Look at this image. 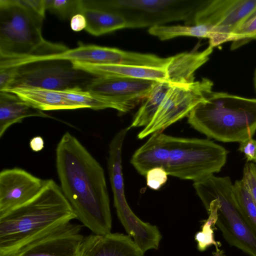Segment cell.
Wrapping results in <instances>:
<instances>
[{
	"label": "cell",
	"instance_id": "23",
	"mask_svg": "<svg viewBox=\"0 0 256 256\" xmlns=\"http://www.w3.org/2000/svg\"><path fill=\"white\" fill-rule=\"evenodd\" d=\"M212 28L204 24L156 26L150 28L148 32L161 40H168L178 36H193L209 38Z\"/></svg>",
	"mask_w": 256,
	"mask_h": 256
},
{
	"label": "cell",
	"instance_id": "6",
	"mask_svg": "<svg viewBox=\"0 0 256 256\" xmlns=\"http://www.w3.org/2000/svg\"><path fill=\"white\" fill-rule=\"evenodd\" d=\"M44 18L24 0H0V58H24L42 47Z\"/></svg>",
	"mask_w": 256,
	"mask_h": 256
},
{
	"label": "cell",
	"instance_id": "10",
	"mask_svg": "<svg viewBox=\"0 0 256 256\" xmlns=\"http://www.w3.org/2000/svg\"><path fill=\"white\" fill-rule=\"evenodd\" d=\"M158 82L144 79L95 76L85 90L106 98L116 110L126 113L144 102Z\"/></svg>",
	"mask_w": 256,
	"mask_h": 256
},
{
	"label": "cell",
	"instance_id": "5",
	"mask_svg": "<svg viewBox=\"0 0 256 256\" xmlns=\"http://www.w3.org/2000/svg\"><path fill=\"white\" fill-rule=\"evenodd\" d=\"M10 66H16V72L6 90L14 88H40L64 90L80 88L85 90L87 85L95 77L75 68L72 62L63 59L42 57L0 58V68Z\"/></svg>",
	"mask_w": 256,
	"mask_h": 256
},
{
	"label": "cell",
	"instance_id": "30",
	"mask_svg": "<svg viewBox=\"0 0 256 256\" xmlns=\"http://www.w3.org/2000/svg\"><path fill=\"white\" fill-rule=\"evenodd\" d=\"M242 180L246 184L256 204V164L247 162L244 168Z\"/></svg>",
	"mask_w": 256,
	"mask_h": 256
},
{
	"label": "cell",
	"instance_id": "22",
	"mask_svg": "<svg viewBox=\"0 0 256 256\" xmlns=\"http://www.w3.org/2000/svg\"><path fill=\"white\" fill-rule=\"evenodd\" d=\"M172 85L173 84L168 81L159 82L151 94L143 102L128 128L130 130L148 126L153 119Z\"/></svg>",
	"mask_w": 256,
	"mask_h": 256
},
{
	"label": "cell",
	"instance_id": "34",
	"mask_svg": "<svg viewBox=\"0 0 256 256\" xmlns=\"http://www.w3.org/2000/svg\"><path fill=\"white\" fill-rule=\"evenodd\" d=\"M44 139L40 136H36L32 138L30 142V148L36 152L42 150L44 148Z\"/></svg>",
	"mask_w": 256,
	"mask_h": 256
},
{
	"label": "cell",
	"instance_id": "35",
	"mask_svg": "<svg viewBox=\"0 0 256 256\" xmlns=\"http://www.w3.org/2000/svg\"><path fill=\"white\" fill-rule=\"evenodd\" d=\"M218 246H216V250L212 253V256H224L223 251L219 249Z\"/></svg>",
	"mask_w": 256,
	"mask_h": 256
},
{
	"label": "cell",
	"instance_id": "25",
	"mask_svg": "<svg viewBox=\"0 0 256 256\" xmlns=\"http://www.w3.org/2000/svg\"><path fill=\"white\" fill-rule=\"evenodd\" d=\"M209 214L208 218L204 222L200 232H197L195 240L198 243V248L203 252L211 245H220L219 242L214 240V228L218 219V206L216 200L211 201L204 206Z\"/></svg>",
	"mask_w": 256,
	"mask_h": 256
},
{
	"label": "cell",
	"instance_id": "3",
	"mask_svg": "<svg viewBox=\"0 0 256 256\" xmlns=\"http://www.w3.org/2000/svg\"><path fill=\"white\" fill-rule=\"evenodd\" d=\"M188 116V124L208 137L240 142L256 132V98L212 90Z\"/></svg>",
	"mask_w": 256,
	"mask_h": 256
},
{
	"label": "cell",
	"instance_id": "19",
	"mask_svg": "<svg viewBox=\"0 0 256 256\" xmlns=\"http://www.w3.org/2000/svg\"><path fill=\"white\" fill-rule=\"evenodd\" d=\"M30 116L49 117L14 94L0 91V137L13 124Z\"/></svg>",
	"mask_w": 256,
	"mask_h": 256
},
{
	"label": "cell",
	"instance_id": "18",
	"mask_svg": "<svg viewBox=\"0 0 256 256\" xmlns=\"http://www.w3.org/2000/svg\"><path fill=\"white\" fill-rule=\"evenodd\" d=\"M1 92L14 94L42 111L82 108L80 106L66 100L61 90L40 88H14Z\"/></svg>",
	"mask_w": 256,
	"mask_h": 256
},
{
	"label": "cell",
	"instance_id": "13",
	"mask_svg": "<svg viewBox=\"0 0 256 256\" xmlns=\"http://www.w3.org/2000/svg\"><path fill=\"white\" fill-rule=\"evenodd\" d=\"M82 226L71 222L28 244L14 256H78Z\"/></svg>",
	"mask_w": 256,
	"mask_h": 256
},
{
	"label": "cell",
	"instance_id": "1",
	"mask_svg": "<svg viewBox=\"0 0 256 256\" xmlns=\"http://www.w3.org/2000/svg\"><path fill=\"white\" fill-rule=\"evenodd\" d=\"M56 168L60 188L77 219L94 234L111 232L112 218L104 170L68 132L57 145Z\"/></svg>",
	"mask_w": 256,
	"mask_h": 256
},
{
	"label": "cell",
	"instance_id": "26",
	"mask_svg": "<svg viewBox=\"0 0 256 256\" xmlns=\"http://www.w3.org/2000/svg\"><path fill=\"white\" fill-rule=\"evenodd\" d=\"M252 40H256V8L232 34L230 48L236 49Z\"/></svg>",
	"mask_w": 256,
	"mask_h": 256
},
{
	"label": "cell",
	"instance_id": "20",
	"mask_svg": "<svg viewBox=\"0 0 256 256\" xmlns=\"http://www.w3.org/2000/svg\"><path fill=\"white\" fill-rule=\"evenodd\" d=\"M256 8V0H235L226 18L212 30L209 46L212 48L230 42L232 34Z\"/></svg>",
	"mask_w": 256,
	"mask_h": 256
},
{
	"label": "cell",
	"instance_id": "2",
	"mask_svg": "<svg viewBox=\"0 0 256 256\" xmlns=\"http://www.w3.org/2000/svg\"><path fill=\"white\" fill-rule=\"evenodd\" d=\"M77 218L60 186L46 180L32 199L0 216V256L23 248Z\"/></svg>",
	"mask_w": 256,
	"mask_h": 256
},
{
	"label": "cell",
	"instance_id": "33",
	"mask_svg": "<svg viewBox=\"0 0 256 256\" xmlns=\"http://www.w3.org/2000/svg\"><path fill=\"white\" fill-rule=\"evenodd\" d=\"M70 24L72 30L74 32H80L86 28V18L82 14H76L70 19Z\"/></svg>",
	"mask_w": 256,
	"mask_h": 256
},
{
	"label": "cell",
	"instance_id": "21",
	"mask_svg": "<svg viewBox=\"0 0 256 256\" xmlns=\"http://www.w3.org/2000/svg\"><path fill=\"white\" fill-rule=\"evenodd\" d=\"M82 14L86 20V30L94 36L126 28V22L124 18L111 12L84 4Z\"/></svg>",
	"mask_w": 256,
	"mask_h": 256
},
{
	"label": "cell",
	"instance_id": "4",
	"mask_svg": "<svg viewBox=\"0 0 256 256\" xmlns=\"http://www.w3.org/2000/svg\"><path fill=\"white\" fill-rule=\"evenodd\" d=\"M193 186L204 206L216 200V225L226 241L250 256H256V228L238 204L230 177L212 174L194 182Z\"/></svg>",
	"mask_w": 256,
	"mask_h": 256
},
{
	"label": "cell",
	"instance_id": "8",
	"mask_svg": "<svg viewBox=\"0 0 256 256\" xmlns=\"http://www.w3.org/2000/svg\"><path fill=\"white\" fill-rule=\"evenodd\" d=\"M167 139L168 175L196 182L220 172L226 162L228 150L208 139L169 135Z\"/></svg>",
	"mask_w": 256,
	"mask_h": 256
},
{
	"label": "cell",
	"instance_id": "16",
	"mask_svg": "<svg viewBox=\"0 0 256 256\" xmlns=\"http://www.w3.org/2000/svg\"><path fill=\"white\" fill-rule=\"evenodd\" d=\"M169 155L167 134L156 132L134 152L130 163L140 174L146 176L154 168L162 167L166 170Z\"/></svg>",
	"mask_w": 256,
	"mask_h": 256
},
{
	"label": "cell",
	"instance_id": "11",
	"mask_svg": "<svg viewBox=\"0 0 256 256\" xmlns=\"http://www.w3.org/2000/svg\"><path fill=\"white\" fill-rule=\"evenodd\" d=\"M42 58L63 59L98 64H124L161 68L164 58L152 54L128 52L114 48L80 44L72 49Z\"/></svg>",
	"mask_w": 256,
	"mask_h": 256
},
{
	"label": "cell",
	"instance_id": "24",
	"mask_svg": "<svg viewBox=\"0 0 256 256\" xmlns=\"http://www.w3.org/2000/svg\"><path fill=\"white\" fill-rule=\"evenodd\" d=\"M61 92L66 100L82 108H90L94 110L107 108L115 109L114 105L105 98L80 88L66 89L61 90Z\"/></svg>",
	"mask_w": 256,
	"mask_h": 256
},
{
	"label": "cell",
	"instance_id": "32",
	"mask_svg": "<svg viewBox=\"0 0 256 256\" xmlns=\"http://www.w3.org/2000/svg\"><path fill=\"white\" fill-rule=\"evenodd\" d=\"M16 72V66L0 68V91H4L8 87Z\"/></svg>",
	"mask_w": 256,
	"mask_h": 256
},
{
	"label": "cell",
	"instance_id": "15",
	"mask_svg": "<svg viewBox=\"0 0 256 256\" xmlns=\"http://www.w3.org/2000/svg\"><path fill=\"white\" fill-rule=\"evenodd\" d=\"M72 62L75 68L85 71L95 76L144 79L158 82L168 81L166 68L98 64L79 61Z\"/></svg>",
	"mask_w": 256,
	"mask_h": 256
},
{
	"label": "cell",
	"instance_id": "14",
	"mask_svg": "<svg viewBox=\"0 0 256 256\" xmlns=\"http://www.w3.org/2000/svg\"><path fill=\"white\" fill-rule=\"evenodd\" d=\"M78 256H144V252L130 236L110 232L84 236Z\"/></svg>",
	"mask_w": 256,
	"mask_h": 256
},
{
	"label": "cell",
	"instance_id": "17",
	"mask_svg": "<svg viewBox=\"0 0 256 256\" xmlns=\"http://www.w3.org/2000/svg\"><path fill=\"white\" fill-rule=\"evenodd\" d=\"M213 48L208 46L202 51L192 50L170 56L166 66L168 81L173 84L187 85L195 82V72L209 59Z\"/></svg>",
	"mask_w": 256,
	"mask_h": 256
},
{
	"label": "cell",
	"instance_id": "27",
	"mask_svg": "<svg viewBox=\"0 0 256 256\" xmlns=\"http://www.w3.org/2000/svg\"><path fill=\"white\" fill-rule=\"evenodd\" d=\"M233 192L240 208L256 228V204L244 181L238 180L233 184Z\"/></svg>",
	"mask_w": 256,
	"mask_h": 256
},
{
	"label": "cell",
	"instance_id": "9",
	"mask_svg": "<svg viewBox=\"0 0 256 256\" xmlns=\"http://www.w3.org/2000/svg\"><path fill=\"white\" fill-rule=\"evenodd\" d=\"M212 82L205 78L190 84H173L152 120L138 134V138L142 139L156 132H162L172 124L188 116L212 90Z\"/></svg>",
	"mask_w": 256,
	"mask_h": 256
},
{
	"label": "cell",
	"instance_id": "7",
	"mask_svg": "<svg viewBox=\"0 0 256 256\" xmlns=\"http://www.w3.org/2000/svg\"><path fill=\"white\" fill-rule=\"evenodd\" d=\"M202 0H87L89 7L117 14L126 22V28H150L172 21L191 24Z\"/></svg>",
	"mask_w": 256,
	"mask_h": 256
},
{
	"label": "cell",
	"instance_id": "28",
	"mask_svg": "<svg viewBox=\"0 0 256 256\" xmlns=\"http://www.w3.org/2000/svg\"><path fill=\"white\" fill-rule=\"evenodd\" d=\"M46 10H49L63 20L71 19L80 14L84 7V0H44Z\"/></svg>",
	"mask_w": 256,
	"mask_h": 256
},
{
	"label": "cell",
	"instance_id": "31",
	"mask_svg": "<svg viewBox=\"0 0 256 256\" xmlns=\"http://www.w3.org/2000/svg\"><path fill=\"white\" fill-rule=\"evenodd\" d=\"M238 150L244 154L248 161L256 164V140L252 138L240 142Z\"/></svg>",
	"mask_w": 256,
	"mask_h": 256
},
{
	"label": "cell",
	"instance_id": "29",
	"mask_svg": "<svg viewBox=\"0 0 256 256\" xmlns=\"http://www.w3.org/2000/svg\"><path fill=\"white\" fill-rule=\"evenodd\" d=\"M168 174L162 167H156L150 170L146 174L147 186L154 190H159L168 180Z\"/></svg>",
	"mask_w": 256,
	"mask_h": 256
},
{
	"label": "cell",
	"instance_id": "36",
	"mask_svg": "<svg viewBox=\"0 0 256 256\" xmlns=\"http://www.w3.org/2000/svg\"><path fill=\"white\" fill-rule=\"evenodd\" d=\"M254 87L256 92V69L254 71Z\"/></svg>",
	"mask_w": 256,
	"mask_h": 256
},
{
	"label": "cell",
	"instance_id": "12",
	"mask_svg": "<svg viewBox=\"0 0 256 256\" xmlns=\"http://www.w3.org/2000/svg\"><path fill=\"white\" fill-rule=\"evenodd\" d=\"M46 182L18 168L0 172V216L32 199Z\"/></svg>",
	"mask_w": 256,
	"mask_h": 256
}]
</instances>
